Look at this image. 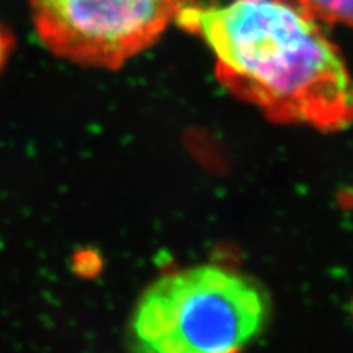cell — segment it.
Wrapping results in <instances>:
<instances>
[{
    "instance_id": "cell-5",
    "label": "cell",
    "mask_w": 353,
    "mask_h": 353,
    "mask_svg": "<svg viewBox=\"0 0 353 353\" xmlns=\"http://www.w3.org/2000/svg\"><path fill=\"white\" fill-rule=\"evenodd\" d=\"M13 48H15V38L7 26L0 23V72L6 68L8 59H10Z\"/></svg>"
},
{
    "instance_id": "cell-3",
    "label": "cell",
    "mask_w": 353,
    "mask_h": 353,
    "mask_svg": "<svg viewBox=\"0 0 353 353\" xmlns=\"http://www.w3.org/2000/svg\"><path fill=\"white\" fill-rule=\"evenodd\" d=\"M201 0H28L37 34L74 64L118 69Z\"/></svg>"
},
{
    "instance_id": "cell-4",
    "label": "cell",
    "mask_w": 353,
    "mask_h": 353,
    "mask_svg": "<svg viewBox=\"0 0 353 353\" xmlns=\"http://www.w3.org/2000/svg\"><path fill=\"white\" fill-rule=\"evenodd\" d=\"M317 21L342 23L353 28V0H291Z\"/></svg>"
},
{
    "instance_id": "cell-2",
    "label": "cell",
    "mask_w": 353,
    "mask_h": 353,
    "mask_svg": "<svg viewBox=\"0 0 353 353\" xmlns=\"http://www.w3.org/2000/svg\"><path fill=\"white\" fill-rule=\"evenodd\" d=\"M268 299L252 278L218 265L161 276L130 322L132 353H239L262 330Z\"/></svg>"
},
{
    "instance_id": "cell-1",
    "label": "cell",
    "mask_w": 353,
    "mask_h": 353,
    "mask_svg": "<svg viewBox=\"0 0 353 353\" xmlns=\"http://www.w3.org/2000/svg\"><path fill=\"white\" fill-rule=\"evenodd\" d=\"M216 56V76L276 123L339 131L353 121V82L317 20L291 0L195 3L175 19Z\"/></svg>"
}]
</instances>
